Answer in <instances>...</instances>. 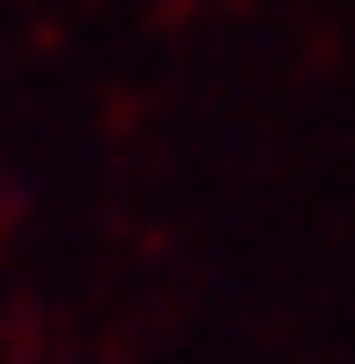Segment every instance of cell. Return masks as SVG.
Returning a JSON list of instances; mask_svg holds the SVG:
<instances>
[]
</instances>
